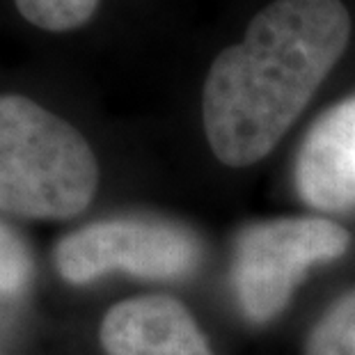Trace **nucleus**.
I'll use <instances>...</instances> for the list:
<instances>
[{
  "mask_svg": "<svg viewBox=\"0 0 355 355\" xmlns=\"http://www.w3.org/2000/svg\"><path fill=\"white\" fill-rule=\"evenodd\" d=\"M108 355H214L191 312L170 296L117 303L99 330Z\"/></svg>",
  "mask_w": 355,
  "mask_h": 355,
  "instance_id": "423d86ee",
  "label": "nucleus"
},
{
  "mask_svg": "<svg viewBox=\"0 0 355 355\" xmlns=\"http://www.w3.org/2000/svg\"><path fill=\"white\" fill-rule=\"evenodd\" d=\"M99 165L87 140L28 96H0V209L64 220L94 198Z\"/></svg>",
  "mask_w": 355,
  "mask_h": 355,
  "instance_id": "f03ea898",
  "label": "nucleus"
},
{
  "mask_svg": "<svg viewBox=\"0 0 355 355\" xmlns=\"http://www.w3.org/2000/svg\"><path fill=\"white\" fill-rule=\"evenodd\" d=\"M19 12L37 28L64 33L83 26L99 7V0H17Z\"/></svg>",
  "mask_w": 355,
  "mask_h": 355,
  "instance_id": "6e6552de",
  "label": "nucleus"
},
{
  "mask_svg": "<svg viewBox=\"0 0 355 355\" xmlns=\"http://www.w3.org/2000/svg\"><path fill=\"white\" fill-rule=\"evenodd\" d=\"M33 275V259L17 232L0 223V293L24 291Z\"/></svg>",
  "mask_w": 355,
  "mask_h": 355,
  "instance_id": "1a4fd4ad",
  "label": "nucleus"
},
{
  "mask_svg": "<svg viewBox=\"0 0 355 355\" xmlns=\"http://www.w3.org/2000/svg\"><path fill=\"white\" fill-rule=\"evenodd\" d=\"M349 245L351 234L328 218H275L245 227L232 263L241 312L257 323L270 321L289 305L309 268L342 257Z\"/></svg>",
  "mask_w": 355,
  "mask_h": 355,
  "instance_id": "7ed1b4c3",
  "label": "nucleus"
},
{
  "mask_svg": "<svg viewBox=\"0 0 355 355\" xmlns=\"http://www.w3.org/2000/svg\"><path fill=\"white\" fill-rule=\"evenodd\" d=\"M296 186L319 211L355 209V96L332 105L309 128L298 152Z\"/></svg>",
  "mask_w": 355,
  "mask_h": 355,
  "instance_id": "39448f33",
  "label": "nucleus"
},
{
  "mask_svg": "<svg viewBox=\"0 0 355 355\" xmlns=\"http://www.w3.org/2000/svg\"><path fill=\"white\" fill-rule=\"evenodd\" d=\"M193 232L156 218H112L76 230L55 245V268L67 282L87 284L110 270L172 279L200 263Z\"/></svg>",
  "mask_w": 355,
  "mask_h": 355,
  "instance_id": "20e7f679",
  "label": "nucleus"
},
{
  "mask_svg": "<svg viewBox=\"0 0 355 355\" xmlns=\"http://www.w3.org/2000/svg\"><path fill=\"white\" fill-rule=\"evenodd\" d=\"M351 17L339 0H275L214 60L204 131L216 158L248 168L268 156L344 55Z\"/></svg>",
  "mask_w": 355,
  "mask_h": 355,
  "instance_id": "f257e3e1",
  "label": "nucleus"
},
{
  "mask_svg": "<svg viewBox=\"0 0 355 355\" xmlns=\"http://www.w3.org/2000/svg\"><path fill=\"white\" fill-rule=\"evenodd\" d=\"M305 355H355V289L335 300L314 323Z\"/></svg>",
  "mask_w": 355,
  "mask_h": 355,
  "instance_id": "0eeeda50",
  "label": "nucleus"
}]
</instances>
